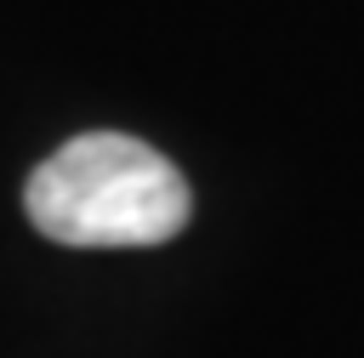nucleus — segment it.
Instances as JSON below:
<instances>
[{
    "label": "nucleus",
    "instance_id": "nucleus-1",
    "mask_svg": "<svg viewBox=\"0 0 364 358\" xmlns=\"http://www.w3.org/2000/svg\"><path fill=\"white\" fill-rule=\"evenodd\" d=\"M23 210L57 244L136 250L176 239L188 227L193 193L159 148L125 131H85L28 170Z\"/></svg>",
    "mask_w": 364,
    "mask_h": 358
}]
</instances>
